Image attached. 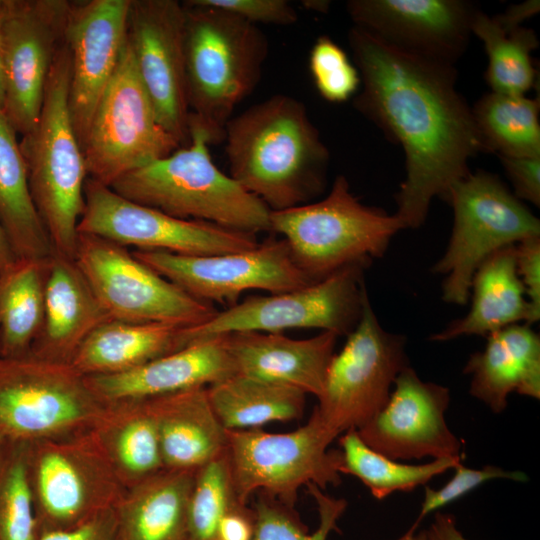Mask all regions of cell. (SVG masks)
<instances>
[{"label": "cell", "mask_w": 540, "mask_h": 540, "mask_svg": "<svg viewBox=\"0 0 540 540\" xmlns=\"http://www.w3.org/2000/svg\"><path fill=\"white\" fill-rule=\"evenodd\" d=\"M16 260L7 236L0 226V273L7 270Z\"/></svg>", "instance_id": "681fc988"}, {"label": "cell", "mask_w": 540, "mask_h": 540, "mask_svg": "<svg viewBox=\"0 0 540 540\" xmlns=\"http://www.w3.org/2000/svg\"><path fill=\"white\" fill-rule=\"evenodd\" d=\"M195 472L163 469L128 488L115 507L120 540H191L188 503Z\"/></svg>", "instance_id": "83f0119b"}, {"label": "cell", "mask_w": 540, "mask_h": 540, "mask_svg": "<svg viewBox=\"0 0 540 540\" xmlns=\"http://www.w3.org/2000/svg\"><path fill=\"white\" fill-rule=\"evenodd\" d=\"M516 270L526 297L540 316V236H532L515 244Z\"/></svg>", "instance_id": "ee69618b"}, {"label": "cell", "mask_w": 540, "mask_h": 540, "mask_svg": "<svg viewBox=\"0 0 540 540\" xmlns=\"http://www.w3.org/2000/svg\"><path fill=\"white\" fill-rule=\"evenodd\" d=\"M206 391L226 430L297 420L303 416L306 404V394L295 387L242 374L209 385Z\"/></svg>", "instance_id": "1f68e13d"}, {"label": "cell", "mask_w": 540, "mask_h": 540, "mask_svg": "<svg viewBox=\"0 0 540 540\" xmlns=\"http://www.w3.org/2000/svg\"><path fill=\"white\" fill-rule=\"evenodd\" d=\"M6 99V86H5V74L4 67L0 55V113L3 114Z\"/></svg>", "instance_id": "816d5d0a"}, {"label": "cell", "mask_w": 540, "mask_h": 540, "mask_svg": "<svg viewBox=\"0 0 540 540\" xmlns=\"http://www.w3.org/2000/svg\"><path fill=\"white\" fill-rule=\"evenodd\" d=\"M51 257L17 259L0 273V357L30 353L43 324Z\"/></svg>", "instance_id": "d6a6232c"}, {"label": "cell", "mask_w": 540, "mask_h": 540, "mask_svg": "<svg viewBox=\"0 0 540 540\" xmlns=\"http://www.w3.org/2000/svg\"><path fill=\"white\" fill-rule=\"evenodd\" d=\"M355 27L402 51L455 65L477 9L462 0H349Z\"/></svg>", "instance_id": "ffe728a7"}, {"label": "cell", "mask_w": 540, "mask_h": 540, "mask_svg": "<svg viewBox=\"0 0 540 540\" xmlns=\"http://www.w3.org/2000/svg\"><path fill=\"white\" fill-rule=\"evenodd\" d=\"M235 374L222 337L196 341L125 372L85 376L105 404L207 387Z\"/></svg>", "instance_id": "7402d4cb"}, {"label": "cell", "mask_w": 540, "mask_h": 540, "mask_svg": "<svg viewBox=\"0 0 540 540\" xmlns=\"http://www.w3.org/2000/svg\"><path fill=\"white\" fill-rule=\"evenodd\" d=\"M487 337L482 351L472 354L463 372L471 377L470 394L492 412L507 407L516 392L540 398V338L527 324H513Z\"/></svg>", "instance_id": "d4e9b609"}, {"label": "cell", "mask_w": 540, "mask_h": 540, "mask_svg": "<svg viewBox=\"0 0 540 540\" xmlns=\"http://www.w3.org/2000/svg\"><path fill=\"white\" fill-rule=\"evenodd\" d=\"M540 10L538 0H527L525 2L509 6L504 13L494 16V20L501 28L509 31L521 27L525 20L536 15Z\"/></svg>", "instance_id": "7dc6e473"}, {"label": "cell", "mask_w": 540, "mask_h": 540, "mask_svg": "<svg viewBox=\"0 0 540 540\" xmlns=\"http://www.w3.org/2000/svg\"><path fill=\"white\" fill-rule=\"evenodd\" d=\"M454 470L452 478L441 488L434 490L425 486L421 510L412 528L417 529L425 516L458 500L486 481L493 479H508L517 482L528 481L527 475L522 471L504 470L492 465L474 469L467 468L461 463Z\"/></svg>", "instance_id": "60d3db41"}, {"label": "cell", "mask_w": 540, "mask_h": 540, "mask_svg": "<svg viewBox=\"0 0 540 540\" xmlns=\"http://www.w3.org/2000/svg\"><path fill=\"white\" fill-rule=\"evenodd\" d=\"M3 17V0H0V24Z\"/></svg>", "instance_id": "db71d44e"}, {"label": "cell", "mask_w": 540, "mask_h": 540, "mask_svg": "<svg viewBox=\"0 0 540 540\" xmlns=\"http://www.w3.org/2000/svg\"><path fill=\"white\" fill-rule=\"evenodd\" d=\"M226 456L235 496L248 505L261 492L294 509L298 491L308 484L324 490L341 483L342 454L329 449L338 435L315 410L307 423L291 432L226 431Z\"/></svg>", "instance_id": "52a82bcc"}, {"label": "cell", "mask_w": 540, "mask_h": 540, "mask_svg": "<svg viewBox=\"0 0 540 540\" xmlns=\"http://www.w3.org/2000/svg\"><path fill=\"white\" fill-rule=\"evenodd\" d=\"M471 31L483 42L488 57L485 79L491 91L526 95L537 78L531 55L539 45L535 31L524 26L506 31L479 10L474 14Z\"/></svg>", "instance_id": "e575fe53"}, {"label": "cell", "mask_w": 540, "mask_h": 540, "mask_svg": "<svg viewBox=\"0 0 540 540\" xmlns=\"http://www.w3.org/2000/svg\"><path fill=\"white\" fill-rule=\"evenodd\" d=\"M28 443L0 441V540H37Z\"/></svg>", "instance_id": "8d00e7d4"}, {"label": "cell", "mask_w": 540, "mask_h": 540, "mask_svg": "<svg viewBox=\"0 0 540 540\" xmlns=\"http://www.w3.org/2000/svg\"><path fill=\"white\" fill-rule=\"evenodd\" d=\"M89 431L127 489L164 469L147 399L106 404Z\"/></svg>", "instance_id": "f1b7e54d"}, {"label": "cell", "mask_w": 540, "mask_h": 540, "mask_svg": "<svg viewBox=\"0 0 540 540\" xmlns=\"http://www.w3.org/2000/svg\"><path fill=\"white\" fill-rule=\"evenodd\" d=\"M37 540H120L115 508L70 528L46 530Z\"/></svg>", "instance_id": "f6af8a7d"}, {"label": "cell", "mask_w": 540, "mask_h": 540, "mask_svg": "<svg viewBox=\"0 0 540 540\" xmlns=\"http://www.w3.org/2000/svg\"><path fill=\"white\" fill-rule=\"evenodd\" d=\"M132 253L189 295L210 304L232 306L248 290L274 294L313 283L296 265L283 239H268L248 250L216 255L144 250Z\"/></svg>", "instance_id": "e0dca14e"}, {"label": "cell", "mask_w": 540, "mask_h": 540, "mask_svg": "<svg viewBox=\"0 0 540 540\" xmlns=\"http://www.w3.org/2000/svg\"><path fill=\"white\" fill-rule=\"evenodd\" d=\"M429 540H468L458 529L453 515L437 512L426 530Z\"/></svg>", "instance_id": "c3c4849f"}, {"label": "cell", "mask_w": 540, "mask_h": 540, "mask_svg": "<svg viewBox=\"0 0 540 540\" xmlns=\"http://www.w3.org/2000/svg\"><path fill=\"white\" fill-rule=\"evenodd\" d=\"M73 260L114 320L192 327L217 312L110 240L79 234Z\"/></svg>", "instance_id": "5bb4252c"}, {"label": "cell", "mask_w": 540, "mask_h": 540, "mask_svg": "<svg viewBox=\"0 0 540 540\" xmlns=\"http://www.w3.org/2000/svg\"><path fill=\"white\" fill-rule=\"evenodd\" d=\"M185 7L186 93L189 124L210 143L224 139L237 105L258 85L269 44L257 25L197 0Z\"/></svg>", "instance_id": "3957f363"}, {"label": "cell", "mask_w": 540, "mask_h": 540, "mask_svg": "<svg viewBox=\"0 0 540 540\" xmlns=\"http://www.w3.org/2000/svg\"><path fill=\"white\" fill-rule=\"evenodd\" d=\"M445 201L453 209V228L432 271L445 276L442 299L465 305L477 268L499 249L540 236V221L499 176L483 170L454 183Z\"/></svg>", "instance_id": "ba28073f"}, {"label": "cell", "mask_w": 540, "mask_h": 540, "mask_svg": "<svg viewBox=\"0 0 540 540\" xmlns=\"http://www.w3.org/2000/svg\"><path fill=\"white\" fill-rule=\"evenodd\" d=\"M309 70L318 93L329 102L349 100L361 85L355 64L326 35L318 37L310 50Z\"/></svg>", "instance_id": "ab89813d"}, {"label": "cell", "mask_w": 540, "mask_h": 540, "mask_svg": "<svg viewBox=\"0 0 540 540\" xmlns=\"http://www.w3.org/2000/svg\"><path fill=\"white\" fill-rule=\"evenodd\" d=\"M348 42L361 80L355 109L404 151L394 215L403 229L419 228L433 198L446 200L470 172L469 160L487 153L472 108L456 89L455 65L402 51L355 26Z\"/></svg>", "instance_id": "6da1fadb"}, {"label": "cell", "mask_w": 540, "mask_h": 540, "mask_svg": "<svg viewBox=\"0 0 540 540\" xmlns=\"http://www.w3.org/2000/svg\"><path fill=\"white\" fill-rule=\"evenodd\" d=\"M71 364L0 357V441L33 443L89 430L105 408Z\"/></svg>", "instance_id": "9c48e42d"}, {"label": "cell", "mask_w": 540, "mask_h": 540, "mask_svg": "<svg viewBox=\"0 0 540 540\" xmlns=\"http://www.w3.org/2000/svg\"><path fill=\"white\" fill-rule=\"evenodd\" d=\"M471 307L465 316L431 335V341L489 334L539 317L530 305L516 270L515 244L491 254L476 270L470 287Z\"/></svg>", "instance_id": "4316f807"}, {"label": "cell", "mask_w": 540, "mask_h": 540, "mask_svg": "<svg viewBox=\"0 0 540 540\" xmlns=\"http://www.w3.org/2000/svg\"><path fill=\"white\" fill-rule=\"evenodd\" d=\"M255 527V513L252 507L234 504L221 519L216 540H251Z\"/></svg>", "instance_id": "bcb514c9"}, {"label": "cell", "mask_w": 540, "mask_h": 540, "mask_svg": "<svg viewBox=\"0 0 540 540\" xmlns=\"http://www.w3.org/2000/svg\"><path fill=\"white\" fill-rule=\"evenodd\" d=\"M510 179L514 195L539 207L540 205V156H498Z\"/></svg>", "instance_id": "7bdbcfd3"}, {"label": "cell", "mask_w": 540, "mask_h": 540, "mask_svg": "<svg viewBox=\"0 0 540 540\" xmlns=\"http://www.w3.org/2000/svg\"><path fill=\"white\" fill-rule=\"evenodd\" d=\"M130 2L72 1L65 33L70 53L68 103L81 148L125 45Z\"/></svg>", "instance_id": "44dd1931"}, {"label": "cell", "mask_w": 540, "mask_h": 540, "mask_svg": "<svg viewBox=\"0 0 540 540\" xmlns=\"http://www.w3.org/2000/svg\"><path fill=\"white\" fill-rule=\"evenodd\" d=\"M302 5L308 10H314L318 12H326L328 10L329 2L328 1H313L306 0L302 1Z\"/></svg>", "instance_id": "f5cc1de1"}, {"label": "cell", "mask_w": 540, "mask_h": 540, "mask_svg": "<svg viewBox=\"0 0 540 540\" xmlns=\"http://www.w3.org/2000/svg\"><path fill=\"white\" fill-rule=\"evenodd\" d=\"M154 416L164 469L196 471L226 449V429L206 387L147 399Z\"/></svg>", "instance_id": "484cf974"}, {"label": "cell", "mask_w": 540, "mask_h": 540, "mask_svg": "<svg viewBox=\"0 0 540 540\" xmlns=\"http://www.w3.org/2000/svg\"><path fill=\"white\" fill-rule=\"evenodd\" d=\"M236 503L224 451L195 472L188 503L190 539L216 540L221 519Z\"/></svg>", "instance_id": "f35d334b"}, {"label": "cell", "mask_w": 540, "mask_h": 540, "mask_svg": "<svg viewBox=\"0 0 540 540\" xmlns=\"http://www.w3.org/2000/svg\"><path fill=\"white\" fill-rule=\"evenodd\" d=\"M189 143L132 170L110 187L168 215L255 234L269 231L270 209L213 162L207 133L189 124Z\"/></svg>", "instance_id": "277c9868"}, {"label": "cell", "mask_w": 540, "mask_h": 540, "mask_svg": "<svg viewBox=\"0 0 540 540\" xmlns=\"http://www.w3.org/2000/svg\"><path fill=\"white\" fill-rule=\"evenodd\" d=\"M540 99L489 92L472 113L487 153L497 156H540Z\"/></svg>", "instance_id": "836d02e7"}, {"label": "cell", "mask_w": 540, "mask_h": 540, "mask_svg": "<svg viewBox=\"0 0 540 540\" xmlns=\"http://www.w3.org/2000/svg\"><path fill=\"white\" fill-rule=\"evenodd\" d=\"M230 176L271 211L325 188L330 153L298 99L275 94L233 116L224 132Z\"/></svg>", "instance_id": "7a4b0ae2"}, {"label": "cell", "mask_w": 540, "mask_h": 540, "mask_svg": "<svg viewBox=\"0 0 540 540\" xmlns=\"http://www.w3.org/2000/svg\"><path fill=\"white\" fill-rule=\"evenodd\" d=\"M185 7L176 0H131L126 38L144 88L163 128L189 143Z\"/></svg>", "instance_id": "ac0fdd59"}, {"label": "cell", "mask_w": 540, "mask_h": 540, "mask_svg": "<svg viewBox=\"0 0 540 540\" xmlns=\"http://www.w3.org/2000/svg\"><path fill=\"white\" fill-rule=\"evenodd\" d=\"M308 493L315 500L319 523L309 534L294 509L261 493L251 506L255 513V527L251 540H328L332 531L338 530V520L345 512L347 501L334 498L316 485L308 484Z\"/></svg>", "instance_id": "74e56055"}, {"label": "cell", "mask_w": 540, "mask_h": 540, "mask_svg": "<svg viewBox=\"0 0 540 540\" xmlns=\"http://www.w3.org/2000/svg\"><path fill=\"white\" fill-rule=\"evenodd\" d=\"M405 344L402 335L382 328L366 292L360 318L334 353L314 408L329 429L338 436L358 429L382 409L408 366Z\"/></svg>", "instance_id": "7c38bea8"}, {"label": "cell", "mask_w": 540, "mask_h": 540, "mask_svg": "<svg viewBox=\"0 0 540 540\" xmlns=\"http://www.w3.org/2000/svg\"><path fill=\"white\" fill-rule=\"evenodd\" d=\"M396 540H429V539H428L426 530H421L419 532H416V529L411 527L404 535H402Z\"/></svg>", "instance_id": "f907efd6"}, {"label": "cell", "mask_w": 540, "mask_h": 540, "mask_svg": "<svg viewBox=\"0 0 540 540\" xmlns=\"http://www.w3.org/2000/svg\"><path fill=\"white\" fill-rule=\"evenodd\" d=\"M72 1L3 0V115L21 136L37 122L52 63L65 43Z\"/></svg>", "instance_id": "2e32d148"}, {"label": "cell", "mask_w": 540, "mask_h": 540, "mask_svg": "<svg viewBox=\"0 0 540 540\" xmlns=\"http://www.w3.org/2000/svg\"><path fill=\"white\" fill-rule=\"evenodd\" d=\"M70 53L66 41L50 68L39 117L21 136L32 200L54 254L74 259L88 178L69 110Z\"/></svg>", "instance_id": "5b68a950"}, {"label": "cell", "mask_w": 540, "mask_h": 540, "mask_svg": "<svg viewBox=\"0 0 540 540\" xmlns=\"http://www.w3.org/2000/svg\"><path fill=\"white\" fill-rule=\"evenodd\" d=\"M339 445L342 454L341 474L358 478L378 500L397 491H412L461 464V458L433 459L419 465L404 464L370 448L356 429L344 432Z\"/></svg>", "instance_id": "d590c367"}, {"label": "cell", "mask_w": 540, "mask_h": 540, "mask_svg": "<svg viewBox=\"0 0 540 540\" xmlns=\"http://www.w3.org/2000/svg\"><path fill=\"white\" fill-rule=\"evenodd\" d=\"M386 404L356 429L362 441L393 460L461 458V440L449 429L447 387L423 381L409 366L394 381Z\"/></svg>", "instance_id": "d6986e66"}, {"label": "cell", "mask_w": 540, "mask_h": 540, "mask_svg": "<svg viewBox=\"0 0 540 540\" xmlns=\"http://www.w3.org/2000/svg\"><path fill=\"white\" fill-rule=\"evenodd\" d=\"M362 265L344 268L306 286L264 296H250L217 311L207 321L183 327L179 349L190 343L235 332L283 333L320 329L348 335L356 326L367 292Z\"/></svg>", "instance_id": "30bf717a"}, {"label": "cell", "mask_w": 540, "mask_h": 540, "mask_svg": "<svg viewBox=\"0 0 540 540\" xmlns=\"http://www.w3.org/2000/svg\"><path fill=\"white\" fill-rule=\"evenodd\" d=\"M27 450L34 506L49 529L113 509L127 491L89 430L28 443Z\"/></svg>", "instance_id": "4fadbf2b"}, {"label": "cell", "mask_w": 540, "mask_h": 540, "mask_svg": "<svg viewBox=\"0 0 540 540\" xmlns=\"http://www.w3.org/2000/svg\"><path fill=\"white\" fill-rule=\"evenodd\" d=\"M403 227L396 216L367 206L338 175L323 199L270 211L269 231L283 236L296 265L312 281L344 268L367 267Z\"/></svg>", "instance_id": "8992f818"}, {"label": "cell", "mask_w": 540, "mask_h": 540, "mask_svg": "<svg viewBox=\"0 0 540 540\" xmlns=\"http://www.w3.org/2000/svg\"><path fill=\"white\" fill-rule=\"evenodd\" d=\"M220 336L233 361L235 374L289 385L317 398L338 338L328 331L306 339L268 332Z\"/></svg>", "instance_id": "603a6c76"}, {"label": "cell", "mask_w": 540, "mask_h": 540, "mask_svg": "<svg viewBox=\"0 0 540 540\" xmlns=\"http://www.w3.org/2000/svg\"><path fill=\"white\" fill-rule=\"evenodd\" d=\"M17 135L0 113V226L17 259H46L54 251L31 197Z\"/></svg>", "instance_id": "4dcf8cb0"}, {"label": "cell", "mask_w": 540, "mask_h": 540, "mask_svg": "<svg viewBox=\"0 0 540 540\" xmlns=\"http://www.w3.org/2000/svg\"><path fill=\"white\" fill-rule=\"evenodd\" d=\"M182 328L111 319L86 337L70 364L83 376L125 372L178 350Z\"/></svg>", "instance_id": "f546056e"}, {"label": "cell", "mask_w": 540, "mask_h": 540, "mask_svg": "<svg viewBox=\"0 0 540 540\" xmlns=\"http://www.w3.org/2000/svg\"><path fill=\"white\" fill-rule=\"evenodd\" d=\"M111 319L74 260L53 254L45 284L43 324L30 354L70 364L86 337Z\"/></svg>", "instance_id": "cb8c5ba5"}, {"label": "cell", "mask_w": 540, "mask_h": 540, "mask_svg": "<svg viewBox=\"0 0 540 540\" xmlns=\"http://www.w3.org/2000/svg\"><path fill=\"white\" fill-rule=\"evenodd\" d=\"M200 4L229 11L257 25H293L298 20L294 6L287 0H197Z\"/></svg>", "instance_id": "b9f144b4"}, {"label": "cell", "mask_w": 540, "mask_h": 540, "mask_svg": "<svg viewBox=\"0 0 540 540\" xmlns=\"http://www.w3.org/2000/svg\"><path fill=\"white\" fill-rule=\"evenodd\" d=\"M78 233L137 250L180 255H216L254 248L255 234L213 223L186 220L128 200L111 187L87 178Z\"/></svg>", "instance_id": "9a60e30c"}, {"label": "cell", "mask_w": 540, "mask_h": 540, "mask_svg": "<svg viewBox=\"0 0 540 540\" xmlns=\"http://www.w3.org/2000/svg\"><path fill=\"white\" fill-rule=\"evenodd\" d=\"M179 147L157 118L126 38L82 145L88 178L110 187L124 174Z\"/></svg>", "instance_id": "8fae6325"}]
</instances>
